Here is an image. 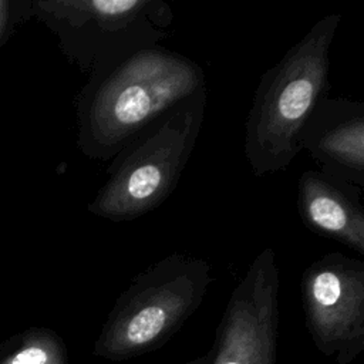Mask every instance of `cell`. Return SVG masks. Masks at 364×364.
I'll use <instances>...</instances> for the list:
<instances>
[{
	"label": "cell",
	"mask_w": 364,
	"mask_h": 364,
	"mask_svg": "<svg viewBox=\"0 0 364 364\" xmlns=\"http://www.w3.org/2000/svg\"><path fill=\"white\" fill-rule=\"evenodd\" d=\"M318 171L364 188V102L348 98H321L300 135Z\"/></svg>",
	"instance_id": "obj_8"
},
{
	"label": "cell",
	"mask_w": 364,
	"mask_h": 364,
	"mask_svg": "<svg viewBox=\"0 0 364 364\" xmlns=\"http://www.w3.org/2000/svg\"><path fill=\"white\" fill-rule=\"evenodd\" d=\"M340 13L316 21L255 90L245 127V156L255 176L284 171L301 151L300 135L330 90V50Z\"/></svg>",
	"instance_id": "obj_2"
},
{
	"label": "cell",
	"mask_w": 364,
	"mask_h": 364,
	"mask_svg": "<svg viewBox=\"0 0 364 364\" xmlns=\"http://www.w3.org/2000/svg\"><path fill=\"white\" fill-rule=\"evenodd\" d=\"M206 88L203 68L162 46L128 54L88 74L78 92L77 145L111 161L135 135L178 102Z\"/></svg>",
	"instance_id": "obj_1"
},
{
	"label": "cell",
	"mask_w": 364,
	"mask_h": 364,
	"mask_svg": "<svg viewBox=\"0 0 364 364\" xmlns=\"http://www.w3.org/2000/svg\"><path fill=\"white\" fill-rule=\"evenodd\" d=\"M33 16V1L0 0V47L13 33L14 27Z\"/></svg>",
	"instance_id": "obj_11"
},
{
	"label": "cell",
	"mask_w": 364,
	"mask_h": 364,
	"mask_svg": "<svg viewBox=\"0 0 364 364\" xmlns=\"http://www.w3.org/2000/svg\"><path fill=\"white\" fill-rule=\"evenodd\" d=\"M306 328L316 348L337 364L364 351V262L331 252L300 280Z\"/></svg>",
	"instance_id": "obj_6"
},
{
	"label": "cell",
	"mask_w": 364,
	"mask_h": 364,
	"mask_svg": "<svg viewBox=\"0 0 364 364\" xmlns=\"http://www.w3.org/2000/svg\"><path fill=\"white\" fill-rule=\"evenodd\" d=\"M0 364H68V353L55 331L30 327L0 344Z\"/></svg>",
	"instance_id": "obj_10"
},
{
	"label": "cell",
	"mask_w": 364,
	"mask_h": 364,
	"mask_svg": "<svg viewBox=\"0 0 364 364\" xmlns=\"http://www.w3.org/2000/svg\"><path fill=\"white\" fill-rule=\"evenodd\" d=\"M279 286L276 252L266 247L230 293L210 364H277Z\"/></svg>",
	"instance_id": "obj_7"
},
{
	"label": "cell",
	"mask_w": 364,
	"mask_h": 364,
	"mask_svg": "<svg viewBox=\"0 0 364 364\" xmlns=\"http://www.w3.org/2000/svg\"><path fill=\"white\" fill-rule=\"evenodd\" d=\"M33 16L50 28L63 54L91 74L171 36L173 11L164 0H36Z\"/></svg>",
	"instance_id": "obj_5"
},
{
	"label": "cell",
	"mask_w": 364,
	"mask_h": 364,
	"mask_svg": "<svg viewBox=\"0 0 364 364\" xmlns=\"http://www.w3.org/2000/svg\"><path fill=\"white\" fill-rule=\"evenodd\" d=\"M208 90L178 102L135 135L111 161L87 209L128 222L161 206L175 191L203 125Z\"/></svg>",
	"instance_id": "obj_3"
},
{
	"label": "cell",
	"mask_w": 364,
	"mask_h": 364,
	"mask_svg": "<svg viewBox=\"0 0 364 364\" xmlns=\"http://www.w3.org/2000/svg\"><path fill=\"white\" fill-rule=\"evenodd\" d=\"M210 350L208 353H205L203 355H199V357H195V358H191L182 364H210Z\"/></svg>",
	"instance_id": "obj_12"
},
{
	"label": "cell",
	"mask_w": 364,
	"mask_h": 364,
	"mask_svg": "<svg viewBox=\"0 0 364 364\" xmlns=\"http://www.w3.org/2000/svg\"><path fill=\"white\" fill-rule=\"evenodd\" d=\"M361 192L363 189L318 169H306L297 181L299 216L310 232L364 255Z\"/></svg>",
	"instance_id": "obj_9"
},
{
	"label": "cell",
	"mask_w": 364,
	"mask_h": 364,
	"mask_svg": "<svg viewBox=\"0 0 364 364\" xmlns=\"http://www.w3.org/2000/svg\"><path fill=\"white\" fill-rule=\"evenodd\" d=\"M212 282L205 259L175 252L155 262L118 296L92 355L124 361L161 348L199 309Z\"/></svg>",
	"instance_id": "obj_4"
}]
</instances>
